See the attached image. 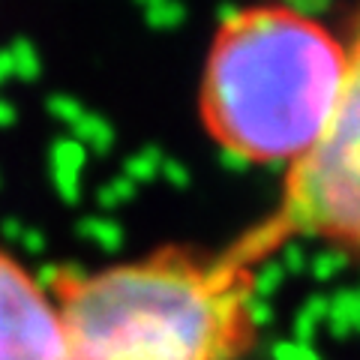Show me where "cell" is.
I'll use <instances>...</instances> for the list:
<instances>
[{
	"label": "cell",
	"mask_w": 360,
	"mask_h": 360,
	"mask_svg": "<svg viewBox=\"0 0 360 360\" xmlns=\"http://www.w3.org/2000/svg\"><path fill=\"white\" fill-rule=\"evenodd\" d=\"M328 312H330V297L324 295H312L300 303L297 309V319H295V328H291V340L297 345H309L315 348V336H319V324L328 321Z\"/></svg>",
	"instance_id": "obj_6"
},
{
	"label": "cell",
	"mask_w": 360,
	"mask_h": 360,
	"mask_svg": "<svg viewBox=\"0 0 360 360\" xmlns=\"http://www.w3.org/2000/svg\"><path fill=\"white\" fill-rule=\"evenodd\" d=\"M285 276H288V274L283 270V264H279V262H264L262 267L255 270V276H252V297L270 300L279 288H283Z\"/></svg>",
	"instance_id": "obj_7"
},
{
	"label": "cell",
	"mask_w": 360,
	"mask_h": 360,
	"mask_svg": "<svg viewBox=\"0 0 360 360\" xmlns=\"http://www.w3.org/2000/svg\"><path fill=\"white\" fill-rule=\"evenodd\" d=\"M345 264H348V255L342 250H321V252H315L309 258V267L307 270H309L315 279H319V283H330L336 274H342Z\"/></svg>",
	"instance_id": "obj_8"
},
{
	"label": "cell",
	"mask_w": 360,
	"mask_h": 360,
	"mask_svg": "<svg viewBox=\"0 0 360 360\" xmlns=\"http://www.w3.org/2000/svg\"><path fill=\"white\" fill-rule=\"evenodd\" d=\"M0 360H70L60 309L39 276L0 250Z\"/></svg>",
	"instance_id": "obj_4"
},
{
	"label": "cell",
	"mask_w": 360,
	"mask_h": 360,
	"mask_svg": "<svg viewBox=\"0 0 360 360\" xmlns=\"http://www.w3.org/2000/svg\"><path fill=\"white\" fill-rule=\"evenodd\" d=\"M354 333H360V324H357V328H354Z\"/></svg>",
	"instance_id": "obj_16"
},
{
	"label": "cell",
	"mask_w": 360,
	"mask_h": 360,
	"mask_svg": "<svg viewBox=\"0 0 360 360\" xmlns=\"http://www.w3.org/2000/svg\"><path fill=\"white\" fill-rule=\"evenodd\" d=\"M285 222L300 234L360 243V25L336 117L324 141L291 172Z\"/></svg>",
	"instance_id": "obj_3"
},
{
	"label": "cell",
	"mask_w": 360,
	"mask_h": 360,
	"mask_svg": "<svg viewBox=\"0 0 360 360\" xmlns=\"http://www.w3.org/2000/svg\"><path fill=\"white\" fill-rule=\"evenodd\" d=\"M243 319L252 324V328H267V324H274L276 312L270 307V300H258L252 295H246L243 300Z\"/></svg>",
	"instance_id": "obj_11"
},
{
	"label": "cell",
	"mask_w": 360,
	"mask_h": 360,
	"mask_svg": "<svg viewBox=\"0 0 360 360\" xmlns=\"http://www.w3.org/2000/svg\"><path fill=\"white\" fill-rule=\"evenodd\" d=\"M60 309L70 360H229L246 291L231 270L177 252L87 274H42Z\"/></svg>",
	"instance_id": "obj_2"
},
{
	"label": "cell",
	"mask_w": 360,
	"mask_h": 360,
	"mask_svg": "<svg viewBox=\"0 0 360 360\" xmlns=\"http://www.w3.org/2000/svg\"><path fill=\"white\" fill-rule=\"evenodd\" d=\"M217 162L229 174H246V172H250V165H252L250 156H246L243 150H234V148H219L217 150Z\"/></svg>",
	"instance_id": "obj_13"
},
{
	"label": "cell",
	"mask_w": 360,
	"mask_h": 360,
	"mask_svg": "<svg viewBox=\"0 0 360 360\" xmlns=\"http://www.w3.org/2000/svg\"><path fill=\"white\" fill-rule=\"evenodd\" d=\"M333 6V0H279V9H285V13L297 15L303 21H315L321 15H328Z\"/></svg>",
	"instance_id": "obj_9"
},
{
	"label": "cell",
	"mask_w": 360,
	"mask_h": 360,
	"mask_svg": "<svg viewBox=\"0 0 360 360\" xmlns=\"http://www.w3.org/2000/svg\"><path fill=\"white\" fill-rule=\"evenodd\" d=\"M348 82V51L315 21L279 6L243 9L219 27L201 84L219 148L285 172L324 141Z\"/></svg>",
	"instance_id": "obj_1"
},
{
	"label": "cell",
	"mask_w": 360,
	"mask_h": 360,
	"mask_svg": "<svg viewBox=\"0 0 360 360\" xmlns=\"http://www.w3.org/2000/svg\"><path fill=\"white\" fill-rule=\"evenodd\" d=\"M328 330L333 340H348L360 324V288H342L330 297V312H328Z\"/></svg>",
	"instance_id": "obj_5"
},
{
	"label": "cell",
	"mask_w": 360,
	"mask_h": 360,
	"mask_svg": "<svg viewBox=\"0 0 360 360\" xmlns=\"http://www.w3.org/2000/svg\"><path fill=\"white\" fill-rule=\"evenodd\" d=\"M243 13V9L238 6V4H231V0H225V4L217 9V21H219V27L222 25H229V21H234V18H238Z\"/></svg>",
	"instance_id": "obj_14"
},
{
	"label": "cell",
	"mask_w": 360,
	"mask_h": 360,
	"mask_svg": "<svg viewBox=\"0 0 360 360\" xmlns=\"http://www.w3.org/2000/svg\"><path fill=\"white\" fill-rule=\"evenodd\" d=\"M276 262L283 264L285 274H303V270L309 267V255H307V250H303L297 240H288V243H283Z\"/></svg>",
	"instance_id": "obj_12"
},
{
	"label": "cell",
	"mask_w": 360,
	"mask_h": 360,
	"mask_svg": "<svg viewBox=\"0 0 360 360\" xmlns=\"http://www.w3.org/2000/svg\"><path fill=\"white\" fill-rule=\"evenodd\" d=\"M270 360H324V357L309 345H297L295 340H279L270 345Z\"/></svg>",
	"instance_id": "obj_10"
},
{
	"label": "cell",
	"mask_w": 360,
	"mask_h": 360,
	"mask_svg": "<svg viewBox=\"0 0 360 360\" xmlns=\"http://www.w3.org/2000/svg\"><path fill=\"white\" fill-rule=\"evenodd\" d=\"M165 172H168V177H172L177 186H186V184H189V174H186V168H184V165L168 162V165H165Z\"/></svg>",
	"instance_id": "obj_15"
}]
</instances>
